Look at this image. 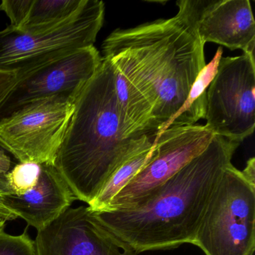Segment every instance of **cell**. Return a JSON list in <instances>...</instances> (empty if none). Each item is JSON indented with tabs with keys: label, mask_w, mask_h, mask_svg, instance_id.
<instances>
[{
	"label": "cell",
	"mask_w": 255,
	"mask_h": 255,
	"mask_svg": "<svg viewBox=\"0 0 255 255\" xmlns=\"http://www.w3.org/2000/svg\"><path fill=\"white\" fill-rule=\"evenodd\" d=\"M177 5L174 17L116 29L102 45L103 58L151 106L157 135L180 111L206 66L189 1Z\"/></svg>",
	"instance_id": "6da1fadb"
},
{
	"label": "cell",
	"mask_w": 255,
	"mask_h": 255,
	"mask_svg": "<svg viewBox=\"0 0 255 255\" xmlns=\"http://www.w3.org/2000/svg\"><path fill=\"white\" fill-rule=\"evenodd\" d=\"M240 144L214 135L202 153L142 204L95 214L137 254L193 244L210 198Z\"/></svg>",
	"instance_id": "7a4b0ae2"
},
{
	"label": "cell",
	"mask_w": 255,
	"mask_h": 255,
	"mask_svg": "<svg viewBox=\"0 0 255 255\" xmlns=\"http://www.w3.org/2000/svg\"><path fill=\"white\" fill-rule=\"evenodd\" d=\"M156 138L127 135L113 68L103 58L99 69L74 101L53 165L77 199L89 204L121 165L153 144Z\"/></svg>",
	"instance_id": "3957f363"
},
{
	"label": "cell",
	"mask_w": 255,
	"mask_h": 255,
	"mask_svg": "<svg viewBox=\"0 0 255 255\" xmlns=\"http://www.w3.org/2000/svg\"><path fill=\"white\" fill-rule=\"evenodd\" d=\"M105 5L86 0L64 23L47 30L24 32L9 26L0 31V71L19 79L77 50L92 47L102 28Z\"/></svg>",
	"instance_id": "277c9868"
},
{
	"label": "cell",
	"mask_w": 255,
	"mask_h": 255,
	"mask_svg": "<svg viewBox=\"0 0 255 255\" xmlns=\"http://www.w3.org/2000/svg\"><path fill=\"white\" fill-rule=\"evenodd\" d=\"M205 255H253L255 181L230 164L210 198L194 240Z\"/></svg>",
	"instance_id": "5b68a950"
},
{
	"label": "cell",
	"mask_w": 255,
	"mask_h": 255,
	"mask_svg": "<svg viewBox=\"0 0 255 255\" xmlns=\"http://www.w3.org/2000/svg\"><path fill=\"white\" fill-rule=\"evenodd\" d=\"M255 54L221 58L207 92L205 127L241 143L255 127Z\"/></svg>",
	"instance_id": "8992f818"
},
{
	"label": "cell",
	"mask_w": 255,
	"mask_h": 255,
	"mask_svg": "<svg viewBox=\"0 0 255 255\" xmlns=\"http://www.w3.org/2000/svg\"><path fill=\"white\" fill-rule=\"evenodd\" d=\"M75 100L64 96L46 98L0 121V147L19 162L53 165Z\"/></svg>",
	"instance_id": "52a82bcc"
},
{
	"label": "cell",
	"mask_w": 255,
	"mask_h": 255,
	"mask_svg": "<svg viewBox=\"0 0 255 255\" xmlns=\"http://www.w3.org/2000/svg\"><path fill=\"white\" fill-rule=\"evenodd\" d=\"M213 136L205 125H200L171 127L161 132L155 139L151 159L104 210L132 208L142 204L158 188L202 153Z\"/></svg>",
	"instance_id": "ba28073f"
},
{
	"label": "cell",
	"mask_w": 255,
	"mask_h": 255,
	"mask_svg": "<svg viewBox=\"0 0 255 255\" xmlns=\"http://www.w3.org/2000/svg\"><path fill=\"white\" fill-rule=\"evenodd\" d=\"M102 60L98 50L92 46L19 79L0 106V121L46 98L64 96L77 99L99 69Z\"/></svg>",
	"instance_id": "9c48e42d"
},
{
	"label": "cell",
	"mask_w": 255,
	"mask_h": 255,
	"mask_svg": "<svg viewBox=\"0 0 255 255\" xmlns=\"http://www.w3.org/2000/svg\"><path fill=\"white\" fill-rule=\"evenodd\" d=\"M35 255H138L89 207H70L37 232Z\"/></svg>",
	"instance_id": "30bf717a"
},
{
	"label": "cell",
	"mask_w": 255,
	"mask_h": 255,
	"mask_svg": "<svg viewBox=\"0 0 255 255\" xmlns=\"http://www.w3.org/2000/svg\"><path fill=\"white\" fill-rule=\"evenodd\" d=\"M195 27L203 44L254 54L255 23L249 0H189Z\"/></svg>",
	"instance_id": "8fae6325"
},
{
	"label": "cell",
	"mask_w": 255,
	"mask_h": 255,
	"mask_svg": "<svg viewBox=\"0 0 255 255\" xmlns=\"http://www.w3.org/2000/svg\"><path fill=\"white\" fill-rule=\"evenodd\" d=\"M0 200L17 217L40 231L57 219L77 199L54 165L41 164L39 179L33 189L20 196L3 194Z\"/></svg>",
	"instance_id": "7c38bea8"
},
{
	"label": "cell",
	"mask_w": 255,
	"mask_h": 255,
	"mask_svg": "<svg viewBox=\"0 0 255 255\" xmlns=\"http://www.w3.org/2000/svg\"><path fill=\"white\" fill-rule=\"evenodd\" d=\"M222 53L219 47L211 62L200 72L180 111L167 123L160 133L171 127L192 126L199 119H205L207 89L216 75Z\"/></svg>",
	"instance_id": "4fadbf2b"
},
{
	"label": "cell",
	"mask_w": 255,
	"mask_h": 255,
	"mask_svg": "<svg viewBox=\"0 0 255 255\" xmlns=\"http://www.w3.org/2000/svg\"><path fill=\"white\" fill-rule=\"evenodd\" d=\"M86 0H32L20 30L37 32L51 29L71 18Z\"/></svg>",
	"instance_id": "5bb4252c"
},
{
	"label": "cell",
	"mask_w": 255,
	"mask_h": 255,
	"mask_svg": "<svg viewBox=\"0 0 255 255\" xmlns=\"http://www.w3.org/2000/svg\"><path fill=\"white\" fill-rule=\"evenodd\" d=\"M154 151V143L143 149L121 165L104 185L98 196L88 204L93 212L102 211L107 208L113 198L142 169L151 159Z\"/></svg>",
	"instance_id": "9a60e30c"
},
{
	"label": "cell",
	"mask_w": 255,
	"mask_h": 255,
	"mask_svg": "<svg viewBox=\"0 0 255 255\" xmlns=\"http://www.w3.org/2000/svg\"><path fill=\"white\" fill-rule=\"evenodd\" d=\"M41 164L19 162L5 175L8 194L20 196L35 187L41 174Z\"/></svg>",
	"instance_id": "2e32d148"
},
{
	"label": "cell",
	"mask_w": 255,
	"mask_h": 255,
	"mask_svg": "<svg viewBox=\"0 0 255 255\" xmlns=\"http://www.w3.org/2000/svg\"><path fill=\"white\" fill-rule=\"evenodd\" d=\"M0 255H35L34 240L26 231L20 235H11L0 228Z\"/></svg>",
	"instance_id": "e0dca14e"
},
{
	"label": "cell",
	"mask_w": 255,
	"mask_h": 255,
	"mask_svg": "<svg viewBox=\"0 0 255 255\" xmlns=\"http://www.w3.org/2000/svg\"><path fill=\"white\" fill-rule=\"evenodd\" d=\"M32 0H3L0 11H4L11 21L10 26L19 29L24 23Z\"/></svg>",
	"instance_id": "ac0fdd59"
},
{
	"label": "cell",
	"mask_w": 255,
	"mask_h": 255,
	"mask_svg": "<svg viewBox=\"0 0 255 255\" xmlns=\"http://www.w3.org/2000/svg\"><path fill=\"white\" fill-rule=\"evenodd\" d=\"M18 81L17 74L0 71V106Z\"/></svg>",
	"instance_id": "d6986e66"
},
{
	"label": "cell",
	"mask_w": 255,
	"mask_h": 255,
	"mask_svg": "<svg viewBox=\"0 0 255 255\" xmlns=\"http://www.w3.org/2000/svg\"><path fill=\"white\" fill-rule=\"evenodd\" d=\"M11 169V158L5 153V150L0 147V180L6 181L5 175Z\"/></svg>",
	"instance_id": "ffe728a7"
},
{
	"label": "cell",
	"mask_w": 255,
	"mask_h": 255,
	"mask_svg": "<svg viewBox=\"0 0 255 255\" xmlns=\"http://www.w3.org/2000/svg\"><path fill=\"white\" fill-rule=\"evenodd\" d=\"M245 176L250 179L252 181H255V159L251 158L246 163V168L242 171Z\"/></svg>",
	"instance_id": "44dd1931"
},
{
	"label": "cell",
	"mask_w": 255,
	"mask_h": 255,
	"mask_svg": "<svg viewBox=\"0 0 255 255\" xmlns=\"http://www.w3.org/2000/svg\"><path fill=\"white\" fill-rule=\"evenodd\" d=\"M0 217L4 218L7 221H11L17 218L12 212L4 207L2 203H0Z\"/></svg>",
	"instance_id": "7402d4cb"
},
{
	"label": "cell",
	"mask_w": 255,
	"mask_h": 255,
	"mask_svg": "<svg viewBox=\"0 0 255 255\" xmlns=\"http://www.w3.org/2000/svg\"><path fill=\"white\" fill-rule=\"evenodd\" d=\"M8 222L6 219H4V218L0 217V228H2V227L5 226V223Z\"/></svg>",
	"instance_id": "603a6c76"
},
{
	"label": "cell",
	"mask_w": 255,
	"mask_h": 255,
	"mask_svg": "<svg viewBox=\"0 0 255 255\" xmlns=\"http://www.w3.org/2000/svg\"><path fill=\"white\" fill-rule=\"evenodd\" d=\"M3 194H6V193H5V192H4L3 190H2V189H0V196H1V195H3ZM0 203H2V202H1V200H0Z\"/></svg>",
	"instance_id": "cb8c5ba5"
}]
</instances>
